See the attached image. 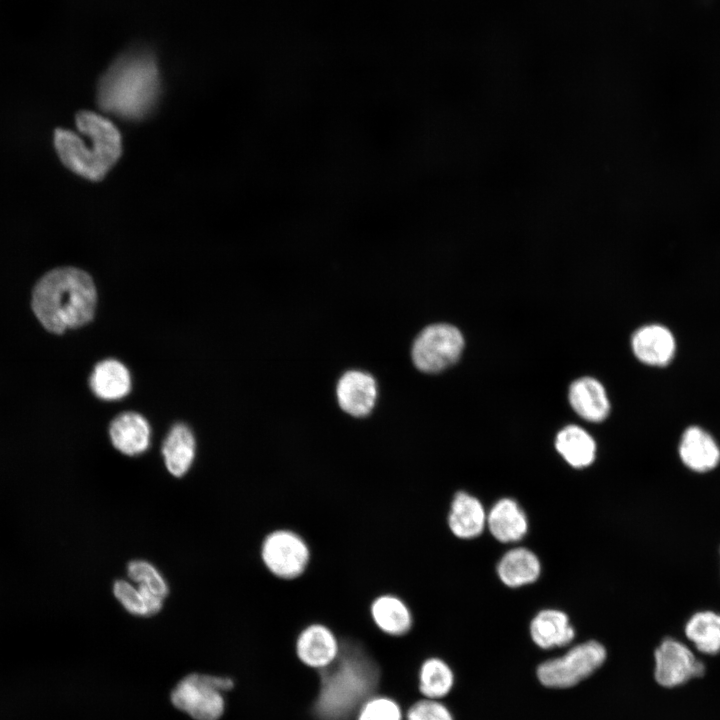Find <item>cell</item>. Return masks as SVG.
I'll use <instances>...</instances> for the list:
<instances>
[{
  "label": "cell",
  "mask_w": 720,
  "mask_h": 720,
  "mask_svg": "<svg viewBox=\"0 0 720 720\" xmlns=\"http://www.w3.org/2000/svg\"><path fill=\"white\" fill-rule=\"evenodd\" d=\"M705 668L682 642L664 639L655 650V680L663 687H675L702 676Z\"/></svg>",
  "instance_id": "9"
},
{
  "label": "cell",
  "mask_w": 720,
  "mask_h": 720,
  "mask_svg": "<svg viewBox=\"0 0 720 720\" xmlns=\"http://www.w3.org/2000/svg\"><path fill=\"white\" fill-rule=\"evenodd\" d=\"M486 513L482 503L473 495L458 491L452 498L447 517L448 528L459 539L479 536L486 525Z\"/></svg>",
  "instance_id": "15"
},
{
  "label": "cell",
  "mask_w": 720,
  "mask_h": 720,
  "mask_svg": "<svg viewBox=\"0 0 720 720\" xmlns=\"http://www.w3.org/2000/svg\"><path fill=\"white\" fill-rule=\"evenodd\" d=\"M90 387L100 399H121L131 388L129 371L115 359L103 360L95 366L91 374Z\"/></svg>",
  "instance_id": "21"
},
{
  "label": "cell",
  "mask_w": 720,
  "mask_h": 720,
  "mask_svg": "<svg viewBox=\"0 0 720 720\" xmlns=\"http://www.w3.org/2000/svg\"><path fill=\"white\" fill-rule=\"evenodd\" d=\"M75 124L88 141L71 130L56 128L53 141L57 155L78 176L102 180L121 156V134L113 122L93 111H79Z\"/></svg>",
  "instance_id": "3"
},
{
  "label": "cell",
  "mask_w": 720,
  "mask_h": 720,
  "mask_svg": "<svg viewBox=\"0 0 720 720\" xmlns=\"http://www.w3.org/2000/svg\"><path fill=\"white\" fill-rule=\"evenodd\" d=\"M109 436L119 452L127 456H137L149 448L151 430L143 416L126 412L111 422Z\"/></svg>",
  "instance_id": "16"
},
{
  "label": "cell",
  "mask_w": 720,
  "mask_h": 720,
  "mask_svg": "<svg viewBox=\"0 0 720 720\" xmlns=\"http://www.w3.org/2000/svg\"><path fill=\"white\" fill-rule=\"evenodd\" d=\"M233 685L227 677L189 674L171 692V702L194 720H218L225 708L222 693Z\"/></svg>",
  "instance_id": "5"
},
{
  "label": "cell",
  "mask_w": 720,
  "mask_h": 720,
  "mask_svg": "<svg viewBox=\"0 0 720 720\" xmlns=\"http://www.w3.org/2000/svg\"><path fill=\"white\" fill-rule=\"evenodd\" d=\"M454 673L447 662L439 657H428L418 670V690L423 698L440 700L454 686Z\"/></svg>",
  "instance_id": "25"
},
{
  "label": "cell",
  "mask_w": 720,
  "mask_h": 720,
  "mask_svg": "<svg viewBox=\"0 0 720 720\" xmlns=\"http://www.w3.org/2000/svg\"><path fill=\"white\" fill-rule=\"evenodd\" d=\"M486 524L500 542L509 543L519 541L528 530L526 514L516 501L503 498L490 509Z\"/></svg>",
  "instance_id": "18"
},
{
  "label": "cell",
  "mask_w": 720,
  "mask_h": 720,
  "mask_svg": "<svg viewBox=\"0 0 720 720\" xmlns=\"http://www.w3.org/2000/svg\"><path fill=\"white\" fill-rule=\"evenodd\" d=\"M678 451L683 464L694 472L711 471L720 462L718 444L707 431L698 426H690L683 432Z\"/></svg>",
  "instance_id": "13"
},
{
  "label": "cell",
  "mask_w": 720,
  "mask_h": 720,
  "mask_svg": "<svg viewBox=\"0 0 720 720\" xmlns=\"http://www.w3.org/2000/svg\"><path fill=\"white\" fill-rule=\"evenodd\" d=\"M311 548L297 531L278 528L265 535L260 557L270 574L291 581L303 576L311 562Z\"/></svg>",
  "instance_id": "6"
},
{
  "label": "cell",
  "mask_w": 720,
  "mask_h": 720,
  "mask_svg": "<svg viewBox=\"0 0 720 720\" xmlns=\"http://www.w3.org/2000/svg\"><path fill=\"white\" fill-rule=\"evenodd\" d=\"M555 447L564 460L574 468L589 466L596 455L595 441L589 433L576 425H568L558 432Z\"/></svg>",
  "instance_id": "23"
},
{
  "label": "cell",
  "mask_w": 720,
  "mask_h": 720,
  "mask_svg": "<svg viewBox=\"0 0 720 720\" xmlns=\"http://www.w3.org/2000/svg\"><path fill=\"white\" fill-rule=\"evenodd\" d=\"M127 576L134 584L144 587L162 599L169 594V585L159 569L151 562L135 559L127 564Z\"/></svg>",
  "instance_id": "27"
},
{
  "label": "cell",
  "mask_w": 720,
  "mask_h": 720,
  "mask_svg": "<svg viewBox=\"0 0 720 720\" xmlns=\"http://www.w3.org/2000/svg\"><path fill=\"white\" fill-rule=\"evenodd\" d=\"M195 438L184 424L172 427L162 445V455L167 471L174 477L184 476L195 458Z\"/></svg>",
  "instance_id": "20"
},
{
  "label": "cell",
  "mask_w": 720,
  "mask_h": 720,
  "mask_svg": "<svg viewBox=\"0 0 720 720\" xmlns=\"http://www.w3.org/2000/svg\"><path fill=\"white\" fill-rule=\"evenodd\" d=\"M530 635L537 646L550 649L568 645L574 639L575 631L564 612L545 609L531 621Z\"/></svg>",
  "instance_id": "19"
},
{
  "label": "cell",
  "mask_w": 720,
  "mask_h": 720,
  "mask_svg": "<svg viewBox=\"0 0 720 720\" xmlns=\"http://www.w3.org/2000/svg\"><path fill=\"white\" fill-rule=\"evenodd\" d=\"M376 396L377 389L374 378L362 371L346 372L337 385L339 405L352 416L368 415L374 407Z\"/></svg>",
  "instance_id": "12"
},
{
  "label": "cell",
  "mask_w": 720,
  "mask_h": 720,
  "mask_svg": "<svg viewBox=\"0 0 720 720\" xmlns=\"http://www.w3.org/2000/svg\"><path fill=\"white\" fill-rule=\"evenodd\" d=\"M464 348L461 332L450 324L426 327L416 338L412 348L415 366L426 373H437L453 365Z\"/></svg>",
  "instance_id": "8"
},
{
  "label": "cell",
  "mask_w": 720,
  "mask_h": 720,
  "mask_svg": "<svg viewBox=\"0 0 720 720\" xmlns=\"http://www.w3.org/2000/svg\"><path fill=\"white\" fill-rule=\"evenodd\" d=\"M112 589L114 597L131 615L150 617L163 608L164 599L131 581L118 579L113 583Z\"/></svg>",
  "instance_id": "24"
},
{
  "label": "cell",
  "mask_w": 720,
  "mask_h": 720,
  "mask_svg": "<svg viewBox=\"0 0 720 720\" xmlns=\"http://www.w3.org/2000/svg\"><path fill=\"white\" fill-rule=\"evenodd\" d=\"M321 692L316 703L324 720H343L370 696L378 679V668L359 644L342 642L337 660L321 671Z\"/></svg>",
  "instance_id": "4"
},
{
  "label": "cell",
  "mask_w": 720,
  "mask_h": 720,
  "mask_svg": "<svg viewBox=\"0 0 720 720\" xmlns=\"http://www.w3.org/2000/svg\"><path fill=\"white\" fill-rule=\"evenodd\" d=\"M675 339L669 329L650 324L639 328L632 336V349L637 359L650 366H665L675 353Z\"/></svg>",
  "instance_id": "14"
},
{
  "label": "cell",
  "mask_w": 720,
  "mask_h": 720,
  "mask_svg": "<svg viewBox=\"0 0 720 720\" xmlns=\"http://www.w3.org/2000/svg\"><path fill=\"white\" fill-rule=\"evenodd\" d=\"M369 615L374 626L390 637L407 635L414 625V615L408 603L393 593L375 596L369 605Z\"/></svg>",
  "instance_id": "11"
},
{
  "label": "cell",
  "mask_w": 720,
  "mask_h": 720,
  "mask_svg": "<svg viewBox=\"0 0 720 720\" xmlns=\"http://www.w3.org/2000/svg\"><path fill=\"white\" fill-rule=\"evenodd\" d=\"M686 637L702 653H720V614L700 611L691 616L685 625Z\"/></svg>",
  "instance_id": "26"
},
{
  "label": "cell",
  "mask_w": 720,
  "mask_h": 720,
  "mask_svg": "<svg viewBox=\"0 0 720 720\" xmlns=\"http://www.w3.org/2000/svg\"><path fill=\"white\" fill-rule=\"evenodd\" d=\"M405 720H454L451 711L440 700L422 698L414 702L404 715Z\"/></svg>",
  "instance_id": "29"
},
{
  "label": "cell",
  "mask_w": 720,
  "mask_h": 720,
  "mask_svg": "<svg viewBox=\"0 0 720 720\" xmlns=\"http://www.w3.org/2000/svg\"><path fill=\"white\" fill-rule=\"evenodd\" d=\"M96 302V288L90 275L69 266L47 272L32 294L36 317L44 328L56 334L91 321Z\"/></svg>",
  "instance_id": "1"
},
{
  "label": "cell",
  "mask_w": 720,
  "mask_h": 720,
  "mask_svg": "<svg viewBox=\"0 0 720 720\" xmlns=\"http://www.w3.org/2000/svg\"><path fill=\"white\" fill-rule=\"evenodd\" d=\"M355 720H404V714L401 705L392 697L374 695L361 704Z\"/></svg>",
  "instance_id": "28"
},
{
  "label": "cell",
  "mask_w": 720,
  "mask_h": 720,
  "mask_svg": "<svg viewBox=\"0 0 720 720\" xmlns=\"http://www.w3.org/2000/svg\"><path fill=\"white\" fill-rule=\"evenodd\" d=\"M540 570L541 566L537 556L522 547L506 552L497 565L500 580L512 588L536 581Z\"/></svg>",
  "instance_id": "22"
},
{
  "label": "cell",
  "mask_w": 720,
  "mask_h": 720,
  "mask_svg": "<svg viewBox=\"0 0 720 720\" xmlns=\"http://www.w3.org/2000/svg\"><path fill=\"white\" fill-rule=\"evenodd\" d=\"M342 641L327 624L312 622L297 634L295 653L308 668L322 671L331 666L341 652Z\"/></svg>",
  "instance_id": "10"
},
{
  "label": "cell",
  "mask_w": 720,
  "mask_h": 720,
  "mask_svg": "<svg viewBox=\"0 0 720 720\" xmlns=\"http://www.w3.org/2000/svg\"><path fill=\"white\" fill-rule=\"evenodd\" d=\"M606 659V650L589 640L572 647L564 655L547 660L537 668L539 681L553 688H568L590 676Z\"/></svg>",
  "instance_id": "7"
},
{
  "label": "cell",
  "mask_w": 720,
  "mask_h": 720,
  "mask_svg": "<svg viewBox=\"0 0 720 720\" xmlns=\"http://www.w3.org/2000/svg\"><path fill=\"white\" fill-rule=\"evenodd\" d=\"M569 402L573 410L590 422H601L609 414L610 404L602 384L594 378L582 377L569 388Z\"/></svg>",
  "instance_id": "17"
},
{
  "label": "cell",
  "mask_w": 720,
  "mask_h": 720,
  "mask_svg": "<svg viewBox=\"0 0 720 720\" xmlns=\"http://www.w3.org/2000/svg\"><path fill=\"white\" fill-rule=\"evenodd\" d=\"M160 93V75L153 57L145 52L127 53L116 59L97 86L101 110L128 120L149 114Z\"/></svg>",
  "instance_id": "2"
}]
</instances>
